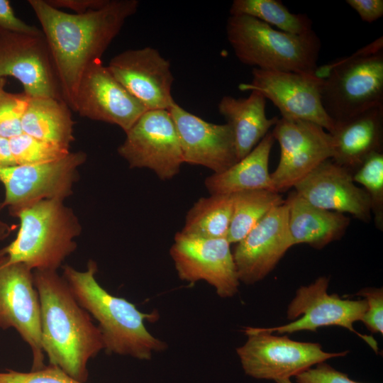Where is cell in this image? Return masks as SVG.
I'll use <instances>...</instances> for the list:
<instances>
[{
    "instance_id": "cell-33",
    "label": "cell",
    "mask_w": 383,
    "mask_h": 383,
    "mask_svg": "<svg viewBox=\"0 0 383 383\" xmlns=\"http://www.w3.org/2000/svg\"><path fill=\"white\" fill-rule=\"evenodd\" d=\"M357 295L366 300L367 309L361 321L372 333H383V289L369 287L362 289Z\"/></svg>"
},
{
    "instance_id": "cell-25",
    "label": "cell",
    "mask_w": 383,
    "mask_h": 383,
    "mask_svg": "<svg viewBox=\"0 0 383 383\" xmlns=\"http://www.w3.org/2000/svg\"><path fill=\"white\" fill-rule=\"evenodd\" d=\"M21 124L23 133L65 149L74 140V121L64 101L30 97Z\"/></svg>"
},
{
    "instance_id": "cell-36",
    "label": "cell",
    "mask_w": 383,
    "mask_h": 383,
    "mask_svg": "<svg viewBox=\"0 0 383 383\" xmlns=\"http://www.w3.org/2000/svg\"><path fill=\"white\" fill-rule=\"evenodd\" d=\"M363 21L372 23L383 16L382 0H347Z\"/></svg>"
},
{
    "instance_id": "cell-10",
    "label": "cell",
    "mask_w": 383,
    "mask_h": 383,
    "mask_svg": "<svg viewBox=\"0 0 383 383\" xmlns=\"http://www.w3.org/2000/svg\"><path fill=\"white\" fill-rule=\"evenodd\" d=\"M118 154L130 168H148L161 180L176 176L184 162L179 136L168 110L146 111L126 133Z\"/></svg>"
},
{
    "instance_id": "cell-18",
    "label": "cell",
    "mask_w": 383,
    "mask_h": 383,
    "mask_svg": "<svg viewBox=\"0 0 383 383\" xmlns=\"http://www.w3.org/2000/svg\"><path fill=\"white\" fill-rule=\"evenodd\" d=\"M236 244L233 255L240 282L253 284L263 279L294 245L285 203L273 208Z\"/></svg>"
},
{
    "instance_id": "cell-3",
    "label": "cell",
    "mask_w": 383,
    "mask_h": 383,
    "mask_svg": "<svg viewBox=\"0 0 383 383\" xmlns=\"http://www.w3.org/2000/svg\"><path fill=\"white\" fill-rule=\"evenodd\" d=\"M97 265L90 260L85 270L70 265L62 267V277L79 305L96 320L101 332L104 350L108 354L149 360L165 351L167 344L150 333L145 321L157 318L145 313L127 299L109 293L97 282Z\"/></svg>"
},
{
    "instance_id": "cell-17",
    "label": "cell",
    "mask_w": 383,
    "mask_h": 383,
    "mask_svg": "<svg viewBox=\"0 0 383 383\" xmlns=\"http://www.w3.org/2000/svg\"><path fill=\"white\" fill-rule=\"evenodd\" d=\"M113 76L148 110H168L174 103L170 63L155 48L125 50L107 66Z\"/></svg>"
},
{
    "instance_id": "cell-29",
    "label": "cell",
    "mask_w": 383,
    "mask_h": 383,
    "mask_svg": "<svg viewBox=\"0 0 383 383\" xmlns=\"http://www.w3.org/2000/svg\"><path fill=\"white\" fill-rule=\"evenodd\" d=\"M353 181L360 184L370 197L371 212L376 228L383 231V152L370 155L353 173Z\"/></svg>"
},
{
    "instance_id": "cell-22",
    "label": "cell",
    "mask_w": 383,
    "mask_h": 383,
    "mask_svg": "<svg viewBox=\"0 0 383 383\" xmlns=\"http://www.w3.org/2000/svg\"><path fill=\"white\" fill-rule=\"evenodd\" d=\"M284 203L294 245L307 244L315 249H322L340 240L350 223L345 214L316 207L295 191L288 194Z\"/></svg>"
},
{
    "instance_id": "cell-2",
    "label": "cell",
    "mask_w": 383,
    "mask_h": 383,
    "mask_svg": "<svg viewBox=\"0 0 383 383\" xmlns=\"http://www.w3.org/2000/svg\"><path fill=\"white\" fill-rule=\"evenodd\" d=\"M40 302L42 349L50 365L86 382L88 362L104 350L98 326L55 270H34Z\"/></svg>"
},
{
    "instance_id": "cell-23",
    "label": "cell",
    "mask_w": 383,
    "mask_h": 383,
    "mask_svg": "<svg viewBox=\"0 0 383 383\" xmlns=\"http://www.w3.org/2000/svg\"><path fill=\"white\" fill-rule=\"evenodd\" d=\"M246 98L224 96L218 108L231 128L238 160L249 154L274 126L279 118H268L265 112L266 98L255 90Z\"/></svg>"
},
{
    "instance_id": "cell-15",
    "label": "cell",
    "mask_w": 383,
    "mask_h": 383,
    "mask_svg": "<svg viewBox=\"0 0 383 383\" xmlns=\"http://www.w3.org/2000/svg\"><path fill=\"white\" fill-rule=\"evenodd\" d=\"M230 243L226 238L189 237L178 232L170 250L179 278L204 281L222 298L235 296L240 286Z\"/></svg>"
},
{
    "instance_id": "cell-27",
    "label": "cell",
    "mask_w": 383,
    "mask_h": 383,
    "mask_svg": "<svg viewBox=\"0 0 383 383\" xmlns=\"http://www.w3.org/2000/svg\"><path fill=\"white\" fill-rule=\"evenodd\" d=\"M233 213L226 239L231 243L242 240L273 208L283 204L281 194L265 189L233 194Z\"/></svg>"
},
{
    "instance_id": "cell-31",
    "label": "cell",
    "mask_w": 383,
    "mask_h": 383,
    "mask_svg": "<svg viewBox=\"0 0 383 383\" xmlns=\"http://www.w3.org/2000/svg\"><path fill=\"white\" fill-rule=\"evenodd\" d=\"M30 97L0 91V136L6 139L23 133L22 118Z\"/></svg>"
},
{
    "instance_id": "cell-40",
    "label": "cell",
    "mask_w": 383,
    "mask_h": 383,
    "mask_svg": "<svg viewBox=\"0 0 383 383\" xmlns=\"http://www.w3.org/2000/svg\"><path fill=\"white\" fill-rule=\"evenodd\" d=\"M277 383H294L291 381L290 378L279 379L276 381Z\"/></svg>"
},
{
    "instance_id": "cell-6",
    "label": "cell",
    "mask_w": 383,
    "mask_h": 383,
    "mask_svg": "<svg viewBox=\"0 0 383 383\" xmlns=\"http://www.w3.org/2000/svg\"><path fill=\"white\" fill-rule=\"evenodd\" d=\"M227 39L242 63L263 70L316 72L321 41L313 30L294 35L250 16H230Z\"/></svg>"
},
{
    "instance_id": "cell-32",
    "label": "cell",
    "mask_w": 383,
    "mask_h": 383,
    "mask_svg": "<svg viewBox=\"0 0 383 383\" xmlns=\"http://www.w3.org/2000/svg\"><path fill=\"white\" fill-rule=\"evenodd\" d=\"M0 383H85L69 375L58 367L49 365L23 372L8 370L0 372Z\"/></svg>"
},
{
    "instance_id": "cell-16",
    "label": "cell",
    "mask_w": 383,
    "mask_h": 383,
    "mask_svg": "<svg viewBox=\"0 0 383 383\" xmlns=\"http://www.w3.org/2000/svg\"><path fill=\"white\" fill-rule=\"evenodd\" d=\"M146 111L101 60L91 63L84 72L74 111L82 117L117 125L126 133Z\"/></svg>"
},
{
    "instance_id": "cell-41",
    "label": "cell",
    "mask_w": 383,
    "mask_h": 383,
    "mask_svg": "<svg viewBox=\"0 0 383 383\" xmlns=\"http://www.w3.org/2000/svg\"><path fill=\"white\" fill-rule=\"evenodd\" d=\"M5 83H6L5 78H0V91L4 89Z\"/></svg>"
},
{
    "instance_id": "cell-30",
    "label": "cell",
    "mask_w": 383,
    "mask_h": 383,
    "mask_svg": "<svg viewBox=\"0 0 383 383\" xmlns=\"http://www.w3.org/2000/svg\"><path fill=\"white\" fill-rule=\"evenodd\" d=\"M14 162L36 165L58 160L70 153V150L42 141L22 133L9 140Z\"/></svg>"
},
{
    "instance_id": "cell-26",
    "label": "cell",
    "mask_w": 383,
    "mask_h": 383,
    "mask_svg": "<svg viewBox=\"0 0 383 383\" xmlns=\"http://www.w3.org/2000/svg\"><path fill=\"white\" fill-rule=\"evenodd\" d=\"M233 194L201 197L187 212L182 235L199 238H226L233 213Z\"/></svg>"
},
{
    "instance_id": "cell-34",
    "label": "cell",
    "mask_w": 383,
    "mask_h": 383,
    "mask_svg": "<svg viewBox=\"0 0 383 383\" xmlns=\"http://www.w3.org/2000/svg\"><path fill=\"white\" fill-rule=\"evenodd\" d=\"M295 376L297 383H360L350 379L347 374L338 371L321 362Z\"/></svg>"
},
{
    "instance_id": "cell-9",
    "label": "cell",
    "mask_w": 383,
    "mask_h": 383,
    "mask_svg": "<svg viewBox=\"0 0 383 383\" xmlns=\"http://www.w3.org/2000/svg\"><path fill=\"white\" fill-rule=\"evenodd\" d=\"M86 160L87 154L78 151L41 164L0 167V182L5 189L4 208L8 207L12 215L40 200H65L71 195L78 168Z\"/></svg>"
},
{
    "instance_id": "cell-8",
    "label": "cell",
    "mask_w": 383,
    "mask_h": 383,
    "mask_svg": "<svg viewBox=\"0 0 383 383\" xmlns=\"http://www.w3.org/2000/svg\"><path fill=\"white\" fill-rule=\"evenodd\" d=\"M329 278L321 276L308 286H301L289 303L287 316L291 323L271 328H260L262 331L290 334L297 331H316L318 328L329 326H341L355 333L364 340L375 352L378 350L375 340L357 332L353 323L361 321L367 309V302L345 299L337 294L327 292Z\"/></svg>"
},
{
    "instance_id": "cell-20",
    "label": "cell",
    "mask_w": 383,
    "mask_h": 383,
    "mask_svg": "<svg viewBox=\"0 0 383 383\" xmlns=\"http://www.w3.org/2000/svg\"><path fill=\"white\" fill-rule=\"evenodd\" d=\"M293 188L316 207L349 213L366 223L372 218L370 199L365 189L356 185L349 170L331 158L322 162Z\"/></svg>"
},
{
    "instance_id": "cell-12",
    "label": "cell",
    "mask_w": 383,
    "mask_h": 383,
    "mask_svg": "<svg viewBox=\"0 0 383 383\" xmlns=\"http://www.w3.org/2000/svg\"><path fill=\"white\" fill-rule=\"evenodd\" d=\"M271 132L280 146L279 163L271 173L274 190L279 194L333 156L332 135L313 122L281 117Z\"/></svg>"
},
{
    "instance_id": "cell-14",
    "label": "cell",
    "mask_w": 383,
    "mask_h": 383,
    "mask_svg": "<svg viewBox=\"0 0 383 383\" xmlns=\"http://www.w3.org/2000/svg\"><path fill=\"white\" fill-rule=\"evenodd\" d=\"M6 77L18 79L29 97L64 101L43 33L0 32V78Z\"/></svg>"
},
{
    "instance_id": "cell-7",
    "label": "cell",
    "mask_w": 383,
    "mask_h": 383,
    "mask_svg": "<svg viewBox=\"0 0 383 383\" xmlns=\"http://www.w3.org/2000/svg\"><path fill=\"white\" fill-rule=\"evenodd\" d=\"M243 332L248 338L236 353L245 374L257 379L276 382L295 377L316 364L348 353L326 352L319 343L293 340L260 328L246 327Z\"/></svg>"
},
{
    "instance_id": "cell-38",
    "label": "cell",
    "mask_w": 383,
    "mask_h": 383,
    "mask_svg": "<svg viewBox=\"0 0 383 383\" xmlns=\"http://www.w3.org/2000/svg\"><path fill=\"white\" fill-rule=\"evenodd\" d=\"M16 165L13 159L9 139L0 136V167Z\"/></svg>"
},
{
    "instance_id": "cell-39",
    "label": "cell",
    "mask_w": 383,
    "mask_h": 383,
    "mask_svg": "<svg viewBox=\"0 0 383 383\" xmlns=\"http://www.w3.org/2000/svg\"><path fill=\"white\" fill-rule=\"evenodd\" d=\"M4 208L2 202L0 201V211ZM12 228L6 222L0 219V240L6 238L11 232Z\"/></svg>"
},
{
    "instance_id": "cell-11",
    "label": "cell",
    "mask_w": 383,
    "mask_h": 383,
    "mask_svg": "<svg viewBox=\"0 0 383 383\" xmlns=\"http://www.w3.org/2000/svg\"><path fill=\"white\" fill-rule=\"evenodd\" d=\"M0 328H13L32 353V370L45 367L40 339V302L33 271L11 262L0 250Z\"/></svg>"
},
{
    "instance_id": "cell-13",
    "label": "cell",
    "mask_w": 383,
    "mask_h": 383,
    "mask_svg": "<svg viewBox=\"0 0 383 383\" xmlns=\"http://www.w3.org/2000/svg\"><path fill=\"white\" fill-rule=\"evenodd\" d=\"M252 81L238 86L241 91L262 93L279 110L282 118L311 121L329 133L335 128L321 103L322 77L316 72L298 73L252 68Z\"/></svg>"
},
{
    "instance_id": "cell-35",
    "label": "cell",
    "mask_w": 383,
    "mask_h": 383,
    "mask_svg": "<svg viewBox=\"0 0 383 383\" xmlns=\"http://www.w3.org/2000/svg\"><path fill=\"white\" fill-rule=\"evenodd\" d=\"M8 31L26 34H41L40 29L18 18L8 0H0V32Z\"/></svg>"
},
{
    "instance_id": "cell-5",
    "label": "cell",
    "mask_w": 383,
    "mask_h": 383,
    "mask_svg": "<svg viewBox=\"0 0 383 383\" xmlns=\"http://www.w3.org/2000/svg\"><path fill=\"white\" fill-rule=\"evenodd\" d=\"M321 103L335 126L383 107V38L316 71Z\"/></svg>"
},
{
    "instance_id": "cell-24",
    "label": "cell",
    "mask_w": 383,
    "mask_h": 383,
    "mask_svg": "<svg viewBox=\"0 0 383 383\" xmlns=\"http://www.w3.org/2000/svg\"><path fill=\"white\" fill-rule=\"evenodd\" d=\"M274 141L272 132H268L245 157L224 172L207 177L204 184L210 194H233L255 189L275 192L269 172Z\"/></svg>"
},
{
    "instance_id": "cell-37",
    "label": "cell",
    "mask_w": 383,
    "mask_h": 383,
    "mask_svg": "<svg viewBox=\"0 0 383 383\" xmlns=\"http://www.w3.org/2000/svg\"><path fill=\"white\" fill-rule=\"evenodd\" d=\"M55 9H68L74 13L80 14L99 9L105 6L109 0H45Z\"/></svg>"
},
{
    "instance_id": "cell-1",
    "label": "cell",
    "mask_w": 383,
    "mask_h": 383,
    "mask_svg": "<svg viewBox=\"0 0 383 383\" xmlns=\"http://www.w3.org/2000/svg\"><path fill=\"white\" fill-rule=\"evenodd\" d=\"M28 4L42 27L62 98L74 111L80 80L89 66L101 58L126 21L137 11V0H109L103 7L84 13H70L45 0Z\"/></svg>"
},
{
    "instance_id": "cell-21",
    "label": "cell",
    "mask_w": 383,
    "mask_h": 383,
    "mask_svg": "<svg viewBox=\"0 0 383 383\" xmlns=\"http://www.w3.org/2000/svg\"><path fill=\"white\" fill-rule=\"evenodd\" d=\"M335 162L353 174L374 152L383 151V107L369 109L335 126Z\"/></svg>"
},
{
    "instance_id": "cell-19",
    "label": "cell",
    "mask_w": 383,
    "mask_h": 383,
    "mask_svg": "<svg viewBox=\"0 0 383 383\" xmlns=\"http://www.w3.org/2000/svg\"><path fill=\"white\" fill-rule=\"evenodd\" d=\"M176 126L184 163L221 173L239 161L228 123L207 122L176 102L168 109Z\"/></svg>"
},
{
    "instance_id": "cell-28",
    "label": "cell",
    "mask_w": 383,
    "mask_h": 383,
    "mask_svg": "<svg viewBox=\"0 0 383 383\" xmlns=\"http://www.w3.org/2000/svg\"><path fill=\"white\" fill-rule=\"evenodd\" d=\"M230 13L248 16L294 35L313 31L312 21L306 15L290 12L279 0H234Z\"/></svg>"
},
{
    "instance_id": "cell-4",
    "label": "cell",
    "mask_w": 383,
    "mask_h": 383,
    "mask_svg": "<svg viewBox=\"0 0 383 383\" xmlns=\"http://www.w3.org/2000/svg\"><path fill=\"white\" fill-rule=\"evenodd\" d=\"M64 200L43 199L12 215L19 218L16 238L0 249L11 262H21L34 270H55L77 248L81 224Z\"/></svg>"
}]
</instances>
